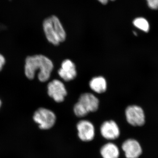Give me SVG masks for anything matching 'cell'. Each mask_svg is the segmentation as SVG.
I'll return each instance as SVG.
<instances>
[{
	"label": "cell",
	"instance_id": "obj_1",
	"mask_svg": "<svg viewBox=\"0 0 158 158\" xmlns=\"http://www.w3.org/2000/svg\"><path fill=\"white\" fill-rule=\"evenodd\" d=\"M54 68L52 62L42 55L29 56L26 58L25 64V74L30 80H33L35 73L39 71L38 78L41 82L48 81Z\"/></svg>",
	"mask_w": 158,
	"mask_h": 158
},
{
	"label": "cell",
	"instance_id": "obj_2",
	"mask_svg": "<svg viewBox=\"0 0 158 158\" xmlns=\"http://www.w3.org/2000/svg\"><path fill=\"white\" fill-rule=\"evenodd\" d=\"M43 30L48 40L58 45L66 39V33L59 18L55 15L47 18L43 23Z\"/></svg>",
	"mask_w": 158,
	"mask_h": 158
},
{
	"label": "cell",
	"instance_id": "obj_3",
	"mask_svg": "<svg viewBox=\"0 0 158 158\" xmlns=\"http://www.w3.org/2000/svg\"><path fill=\"white\" fill-rule=\"evenodd\" d=\"M99 104L98 99L92 94H83L74 106V113L77 117H84L89 113L98 110Z\"/></svg>",
	"mask_w": 158,
	"mask_h": 158
},
{
	"label": "cell",
	"instance_id": "obj_4",
	"mask_svg": "<svg viewBox=\"0 0 158 158\" xmlns=\"http://www.w3.org/2000/svg\"><path fill=\"white\" fill-rule=\"evenodd\" d=\"M33 119L42 130H48L52 127L56 123V114L51 110L40 108L35 111Z\"/></svg>",
	"mask_w": 158,
	"mask_h": 158
},
{
	"label": "cell",
	"instance_id": "obj_5",
	"mask_svg": "<svg viewBox=\"0 0 158 158\" xmlns=\"http://www.w3.org/2000/svg\"><path fill=\"white\" fill-rule=\"evenodd\" d=\"M125 115L127 122L134 126H141L145 123L144 111L138 106H128L126 109Z\"/></svg>",
	"mask_w": 158,
	"mask_h": 158
},
{
	"label": "cell",
	"instance_id": "obj_6",
	"mask_svg": "<svg viewBox=\"0 0 158 158\" xmlns=\"http://www.w3.org/2000/svg\"><path fill=\"white\" fill-rule=\"evenodd\" d=\"M48 94L49 96L57 102L64 101L67 92L65 85L59 80H54L48 85Z\"/></svg>",
	"mask_w": 158,
	"mask_h": 158
},
{
	"label": "cell",
	"instance_id": "obj_7",
	"mask_svg": "<svg viewBox=\"0 0 158 158\" xmlns=\"http://www.w3.org/2000/svg\"><path fill=\"white\" fill-rule=\"evenodd\" d=\"M78 135L83 141H92L95 136V128L92 123L87 120H82L77 125Z\"/></svg>",
	"mask_w": 158,
	"mask_h": 158
},
{
	"label": "cell",
	"instance_id": "obj_8",
	"mask_svg": "<svg viewBox=\"0 0 158 158\" xmlns=\"http://www.w3.org/2000/svg\"><path fill=\"white\" fill-rule=\"evenodd\" d=\"M58 74L65 81H69L76 77V65L70 59H65L62 62Z\"/></svg>",
	"mask_w": 158,
	"mask_h": 158
},
{
	"label": "cell",
	"instance_id": "obj_9",
	"mask_svg": "<svg viewBox=\"0 0 158 158\" xmlns=\"http://www.w3.org/2000/svg\"><path fill=\"white\" fill-rule=\"evenodd\" d=\"M122 148L127 158H138L142 154L141 145L135 139H129L125 141Z\"/></svg>",
	"mask_w": 158,
	"mask_h": 158
},
{
	"label": "cell",
	"instance_id": "obj_10",
	"mask_svg": "<svg viewBox=\"0 0 158 158\" xmlns=\"http://www.w3.org/2000/svg\"><path fill=\"white\" fill-rule=\"evenodd\" d=\"M100 132L103 138L107 140H115L120 135L118 125L113 120L105 121L100 127Z\"/></svg>",
	"mask_w": 158,
	"mask_h": 158
},
{
	"label": "cell",
	"instance_id": "obj_11",
	"mask_svg": "<svg viewBox=\"0 0 158 158\" xmlns=\"http://www.w3.org/2000/svg\"><path fill=\"white\" fill-rule=\"evenodd\" d=\"M107 86L106 81L102 76L94 77L89 82L90 89L97 93L102 94L106 92Z\"/></svg>",
	"mask_w": 158,
	"mask_h": 158
},
{
	"label": "cell",
	"instance_id": "obj_12",
	"mask_svg": "<svg viewBox=\"0 0 158 158\" xmlns=\"http://www.w3.org/2000/svg\"><path fill=\"white\" fill-rule=\"evenodd\" d=\"M100 153L103 158H118L119 151L116 144L110 142L101 148Z\"/></svg>",
	"mask_w": 158,
	"mask_h": 158
},
{
	"label": "cell",
	"instance_id": "obj_13",
	"mask_svg": "<svg viewBox=\"0 0 158 158\" xmlns=\"http://www.w3.org/2000/svg\"><path fill=\"white\" fill-rule=\"evenodd\" d=\"M134 26L145 32H148L149 30V24L148 21L143 18H138L133 21Z\"/></svg>",
	"mask_w": 158,
	"mask_h": 158
},
{
	"label": "cell",
	"instance_id": "obj_14",
	"mask_svg": "<svg viewBox=\"0 0 158 158\" xmlns=\"http://www.w3.org/2000/svg\"><path fill=\"white\" fill-rule=\"evenodd\" d=\"M148 4L151 9H158V0H146Z\"/></svg>",
	"mask_w": 158,
	"mask_h": 158
},
{
	"label": "cell",
	"instance_id": "obj_15",
	"mask_svg": "<svg viewBox=\"0 0 158 158\" xmlns=\"http://www.w3.org/2000/svg\"><path fill=\"white\" fill-rule=\"evenodd\" d=\"M6 63V59L2 54H0V72L2 71Z\"/></svg>",
	"mask_w": 158,
	"mask_h": 158
},
{
	"label": "cell",
	"instance_id": "obj_16",
	"mask_svg": "<svg viewBox=\"0 0 158 158\" xmlns=\"http://www.w3.org/2000/svg\"><path fill=\"white\" fill-rule=\"evenodd\" d=\"M98 1L103 5H106V4H107L108 2L110 0H98ZM110 1H115V0H110Z\"/></svg>",
	"mask_w": 158,
	"mask_h": 158
},
{
	"label": "cell",
	"instance_id": "obj_17",
	"mask_svg": "<svg viewBox=\"0 0 158 158\" xmlns=\"http://www.w3.org/2000/svg\"><path fill=\"white\" fill-rule=\"evenodd\" d=\"M1 106H2V101H1V100H0V108H1Z\"/></svg>",
	"mask_w": 158,
	"mask_h": 158
}]
</instances>
